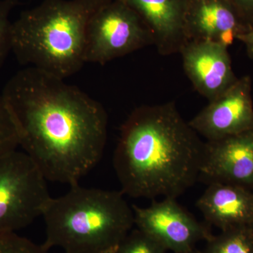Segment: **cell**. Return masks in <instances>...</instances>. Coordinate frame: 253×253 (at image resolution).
<instances>
[{
  "mask_svg": "<svg viewBox=\"0 0 253 253\" xmlns=\"http://www.w3.org/2000/svg\"><path fill=\"white\" fill-rule=\"evenodd\" d=\"M1 95L18 146L46 180L75 185L101 159L107 113L77 86L27 67L10 78Z\"/></svg>",
  "mask_w": 253,
  "mask_h": 253,
  "instance_id": "1",
  "label": "cell"
},
{
  "mask_svg": "<svg viewBox=\"0 0 253 253\" xmlns=\"http://www.w3.org/2000/svg\"><path fill=\"white\" fill-rule=\"evenodd\" d=\"M204 146L174 101L136 108L113 156L121 191L135 199H176L199 177Z\"/></svg>",
  "mask_w": 253,
  "mask_h": 253,
  "instance_id": "2",
  "label": "cell"
},
{
  "mask_svg": "<svg viewBox=\"0 0 253 253\" xmlns=\"http://www.w3.org/2000/svg\"><path fill=\"white\" fill-rule=\"evenodd\" d=\"M109 0H44L11 25V51L18 62L61 79L85 63L88 23Z\"/></svg>",
  "mask_w": 253,
  "mask_h": 253,
  "instance_id": "3",
  "label": "cell"
},
{
  "mask_svg": "<svg viewBox=\"0 0 253 253\" xmlns=\"http://www.w3.org/2000/svg\"><path fill=\"white\" fill-rule=\"evenodd\" d=\"M46 251L92 252L116 249L134 226V212L122 191L71 186L51 198L42 215Z\"/></svg>",
  "mask_w": 253,
  "mask_h": 253,
  "instance_id": "4",
  "label": "cell"
},
{
  "mask_svg": "<svg viewBox=\"0 0 253 253\" xmlns=\"http://www.w3.org/2000/svg\"><path fill=\"white\" fill-rule=\"evenodd\" d=\"M51 198L46 178L24 151L0 157V235L29 226Z\"/></svg>",
  "mask_w": 253,
  "mask_h": 253,
  "instance_id": "5",
  "label": "cell"
},
{
  "mask_svg": "<svg viewBox=\"0 0 253 253\" xmlns=\"http://www.w3.org/2000/svg\"><path fill=\"white\" fill-rule=\"evenodd\" d=\"M149 45L152 37L137 13L121 0H109L88 23L85 63L105 64Z\"/></svg>",
  "mask_w": 253,
  "mask_h": 253,
  "instance_id": "6",
  "label": "cell"
},
{
  "mask_svg": "<svg viewBox=\"0 0 253 253\" xmlns=\"http://www.w3.org/2000/svg\"><path fill=\"white\" fill-rule=\"evenodd\" d=\"M134 226L152 238L166 251L174 253H192L201 241H207L212 234L207 226L176 202L164 198L146 208L131 206Z\"/></svg>",
  "mask_w": 253,
  "mask_h": 253,
  "instance_id": "7",
  "label": "cell"
},
{
  "mask_svg": "<svg viewBox=\"0 0 253 253\" xmlns=\"http://www.w3.org/2000/svg\"><path fill=\"white\" fill-rule=\"evenodd\" d=\"M189 124L207 141L217 140L253 129L252 78L249 75L209 101Z\"/></svg>",
  "mask_w": 253,
  "mask_h": 253,
  "instance_id": "8",
  "label": "cell"
},
{
  "mask_svg": "<svg viewBox=\"0 0 253 253\" xmlns=\"http://www.w3.org/2000/svg\"><path fill=\"white\" fill-rule=\"evenodd\" d=\"M200 176L253 191V129L206 141Z\"/></svg>",
  "mask_w": 253,
  "mask_h": 253,
  "instance_id": "9",
  "label": "cell"
},
{
  "mask_svg": "<svg viewBox=\"0 0 253 253\" xmlns=\"http://www.w3.org/2000/svg\"><path fill=\"white\" fill-rule=\"evenodd\" d=\"M186 76L208 101L237 81L227 46L211 41H189L180 52Z\"/></svg>",
  "mask_w": 253,
  "mask_h": 253,
  "instance_id": "10",
  "label": "cell"
},
{
  "mask_svg": "<svg viewBox=\"0 0 253 253\" xmlns=\"http://www.w3.org/2000/svg\"><path fill=\"white\" fill-rule=\"evenodd\" d=\"M250 29L228 0H188V42H214L229 47L239 34Z\"/></svg>",
  "mask_w": 253,
  "mask_h": 253,
  "instance_id": "11",
  "label": "cell"
},
{
  "mask_svg": "<svg viewBox=\"0 0 253 253\" xmlns=\"http://www.w3.org/2000/svg\"><path fill=\"white\" fill-rule=\"evenodd\" d=\"M121 1L140 16L160 54H177L188 42L185 31L188 0Z\"/></svg>",
  "mask_w": 253,
  "mask_h": 253,
  "instance_id": "12",
  "label": "cell"
},
{
  "mask_svg": "<svg viewBox=\"0 0 253 253\" xmlns=\"http://www.w3.org/2000/svg\"><path fill=\"white\" fill-rule=\"evenodd\" d=\"M206 220L221 231L251 226L253 191L226 183H210L196 202Z\"/></svg>",
  "mask_w": 253,
  "mask_h": 253,
  "instance_id": "13",
  "label": "cell"
},
{
  "mask_svg": "<svg viewBox=\"0 0 253 253\" xmlns=\"http://www.w3.org/2000/svg\"><path fill=\"white\" fill-rule=\"evenodd\" d=\"M202 253H253V231L251 226L221 231L207 241Z\"/></svg>",
  "mask_w": 253,
  "mask_h": 253,
  "instance_id": "14",
  "label": "cell"
},
{
  "mask_svg": "<svg viewBox=\"0 0 253 253\" xmlns=\"http://www.w3.org/2000/svg\"><path fill=\"white\" fill-rule=\"evenodd\" d=\"M166 250L138 229H131L116 248V253H166Z\"/></svg>",
  "mask_w": 253,
  "mask_h": 253,
  "instance_id": "15",
  "label": "cell"
},
{
  "mask_svg": "<svg viewBox=\"0 0 253 253\" xmlns=\"http://www.w3.org/2000/svg\"><path fill=\"white\" fill-rule=\"evenodd\" d=\"M19 0H0V68L11 51V25L9 20L12 10Z\"/></svg>",
  "mask_w": 253,
  "mask_h": 253,
  "instance_id": "16",
  "label": "cell"
},
{
  "mask_svg": "<svg viewBox=\"0 0 253 253\" xmlns=\"http://www.w3.org/2000/svg\"><path fill=\"white\" fill-rule=\"evenodd\" d=\"M0 253H48V251L42 244H35L16 233H11L0 235Z\"/></svg>",
  "mask_w": 253,
  "mask_h": 253,
  "instance_id": "17",
  "label": "cell"
},
{
  "mask_svg": "<svg viewBox=\"0 0 253 253\" xmlns=\"http://www.w3.org/2000/svg\"><path fill=\"white\" fill-rule=\"evenodd\" d=\"M18 147V138L14 126L0 106V157Z\"/></svg>",
  "mask_w": 253,
  "mask_h": 253,
  "instance_id": "18",
  "label": "cell"
},
{
  "mask_svg": "<svg viewBox=\"0 0 253 253\" xmlns=\"http://www.w3.org/2000/svg\"><path fill=\"white\" fill-rule=\"evenodd\" d=\"M250 28H253V0H228Z\"/></svg>",
  "mask_w": 253,
  "mask_h": 253,
  "instance_id": "19",
  "label": "cell"
},
{
  "mask_svg": "<svg viewBox=\"0 0 253 253\" xmlns=\"http://www.w3.org/2000/svg\"><path fill=\"white\" fill-rule=\"evenodd\" d=\"M236 40L244 43L246 46V54L249 59L253 60V28L239 34Z\"/></svg>",
  "mask_w": 253,
  "mask_h": 253,
  "instance_id": "20",
  "label": "cell"
},
{
  "mask_svg": "<svg viewBox=\"0 0 253 253\" xmlns=\"http://www.w3.org/2000/svg\"><path fill=\"white\" fill-rule=\"evenodd\" d=\"M63 253H116V249L106 250L102 251H92V252H64Z\"/></svg>",
  "mask_w": 253,
  "mask_h": 253,
  "instance_id": "21",
  "label": "cell"
},
{
  "mask_svg": "<svg viewBox=\"0 0 253 253\" xmlns=\"http://www.w3.org/2000/svg\"><path fill=\"white\" fill-rule=\"evenodd\" d=\"M251 227H252V229H253V224H252V225H251Z\"/></svg>",
  "mask_w": 253,
  "mask_h": 253,
  "instance_id": "22",
  "label": "cell"
},
{
  "mask_svg": "<svg viewBox=\"0 0 253 253\" xmlns=\"http://www.w3.org/2000/svg\"><path fill=\"white\" fill-rule=\"evenodd\" d=\"M196 253V252H194V253Z\"/></svg>",
  "mask_w": 253,
  "mask_h": 253,
  "instance_id": "23",
  "label": "cell"
}]
</instances>
